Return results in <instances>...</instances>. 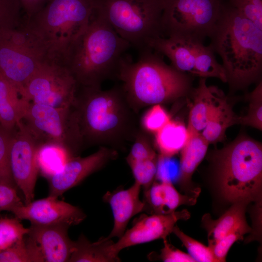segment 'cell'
<instances>
[{"mask_svg": "<svg viewBox=\"0 0 262 262\" xmlns=\"http://www.w3.org/2000/svg\"><path fill=\"white\" fill-rule=\"evenodd\" d=\"M74 157L64 147L54 144H40L36 160L38 171L47 180L61 169Z\"/></svg>", "mask_w": 262, "mask_h": 262, "instance_id": "cell-27", "label": "cell"}, {"mask_svg": "<svg viewBox=\"0 0 262 262\" xmlns=\"http://www.w3.org/2000/svg\"><path fill=\"white\" fill-rule=\"evenodd\" d=\"M40 144L22 121L13 132L9 148V161L12 175L24 197V204L33 200L39 173L36 154Z\"/></svg>", "mask_w": 262, "mask_h": 262, "instance_id": "cell-12", "label": "cell"}, {"mask_svg": "<svg viewBox=\"0 0 262 262\" xmlns=\"http://www.w3.org/2000/svg\"><path fill=\"white\" fill-rule=\"evenodd\" d=\"M190 217L186 210L175 211L166 214L142 215L132 227L126 230L122 236L111 247V253L119 258L120 252L127 247L164 239L171 232L177 221Z\"/></svg>", "mask_w": 262, "mask_h": 262, "instance_id": "cell-15", "label": "cell"}, {"mask_svg": "<svg viewBox=\"0 0 262 262\" xmlns=\"http://www.w3.org/2000/svg\"><path fill=\"white\" fill-rule=\"evenodd\" d=\"M22 9L24 11L26 20L40 10L49 0H19Z\"/></svg>", "mask_w": 262, "mask_h": 262, "instance_id": "cell-42", "label": "cell"}, {"mask_svg": "<svg viewBox=\"0 0 262 262\" xmlns=\"http://www.w3.org/2000/svg\"><path fill=\"white\" fill-rule=\"evenodd\" d=\"M196 188L187 195L180 194L169 181H154L144 190L146 212L151 214H166L176 211L182 205H194L200 193Z\"/></svg>", "mask_w": 262, "mask_h": 262, "instance_id": "cell-18", "label": "cell"}, {"mask_svg": "<svg viewBox=\"0 0 262 262\" xmlns=\"http://www.w3.org/2000/svg\"><path fill=\"white\" fill-rule=\"evenodd\" d=\"M24 203L17 192L16 188L0 183V211H7Z\"/></svg>", "mask_w": 262, "mask_h": 262, "instance_id": "cell-40", "label": "cell"}, {"mask_svg": "<svg viewBox=\"0 0 262 262\" xmlns=\"http://www.w3.org/2000/svg\"><path fill=\"white\" fill-rule=\"evenodd\" d=\"M12 132L0 127V183L17 188L13 180L9 161V148Z\"/></svg>", "mask_w": 262, "mask_h": 262, "instance_id": "cell-38", "label": "cell"}, {"mask_svg": "<svg viewBox=\"0 0 262 262\" xmlns=\"http://www.w3.org/2000/svg\"><path fill=\"white\" fill-rule=\"evenodd\" d=\"M16 217H0V252L22 239L29 232Z\"/></svg>", "mask_w": 262, "mask_h": 262, "instance_id": "cell-30", "label": "cell"}, {"mask_svg": "<svg viewBox=\"0 0 262 262\" xmlns=\"http://www.w3.org/2000/svg\"><path fill=\"white\" fill-rule=\"evenodd\" d=\"M142 187L137 183L127 189H119L107 192L103 200L110 205L114 217V226L110 234L106 237L120 238L126 230L131 219L137 214L146 211L145 202L140 198Z\"/></svg>", "mask_w": 262, "mask_h": 262, "instance_id": "cell-17", "label": "cell"}, {"mask_svg": "<svg viewBox=\"0 0 262 262\" xmlns=\"http://www.w3.org/2000/svg\"><path fill=\"white\" fill-rule=\"evenodd\" d=\"M82 140L88 146L123 149L140 129L138 113L121 84L101 87L77 85L71 106Z\"/></svg>", "mask_w": 262, "mask_h": 262, "instance_id": "cell-1", "label": "cell"}, {"mask_svg": "<svg viewBox=\"0 0 262 262\" xmlns=\"http://www.w3.org/2000/svg\"><path fill=\"white\" fill-rule=\"evenodd\" d=\"M138 52L135 62L127 56L123 57L117 79L137 113L149 106L177 100L190 91L188 74L166 64L162 56L149 47Z\"/></svg>", "mask_w": 262, "mask_h": 262, "instance_id": "cell-4", "label": "cell"}, {"mask_svg": "<svg viewBox=\"0 0 262 262\" xmlns=\"http://www.w3.org/2000/svg\"><path fill=\"white\" fill-rule=\"evenodd\" d=\"M77 87L76 81L66 67L60 62L49 58L30 79L21 97L37 104L69 107Z\"/></svg>", "mask_w": 262, "mask_h": 262, "instance_id": "cell-11", "label": "cell"}, {"mask_svg": "<svg viewBox=\"0 0 262 262\" xmlns=\"http://www.w3.org/2000/svg\"><path fill=\"white\" fill-rule=\"evenodd\" d=\"M155 134L160 155L167 157H172L181 151L189 135L183 124L172 120Z\"/></svg>", "mask_w": 262, "mask_h": 262, "instance_id": "cell-25", "label": "cell"}, {"mask_svg": "<svg viewBox=\"0 0 262 262\" xmlns=\"http://www.w3.org/2000/svg\"><path fill=\"white\" fill-rule=\"evenodd\" d=\"M225 5L223 0H163V37L177 36L203 43L212 33Z\"/></svg>", "mask_w": 262, "mask_h": 262, "instance_id": "cell-9", "label": "cell"}, {"mask_svg": "<svg viewBox=\"0 0 262 262\" xmlns=\"http://www.w3.org/2000/svg\"><path fill=\"white\" fill-rule=\"evenodd\" d=\"M209 46L222 60L230 89H244L262 71V30L235 8L225 4L209 37Z\"/></svg>", "mask_w": 262, "mask_h": 262, "instance_id": "cell-2", "label": "cell"}, {"mask_svg": "<svg viewBox=\"0 0 262 262\" xmlns=\"http://www.w3.org/2000/svg\"><path fill=\"white\" fill-rule=\"evenodd\" d=\"M169 115L160 104L152 106L140 120L145 131L156 133L171 120Z\"/></svg>", "mask_w": 262, "mask_h": 262, "instance_id": "cell-37", "label": "cell"}, {"mask_svg": "<svg viewBox=\"0 0 262 262\" xmlns=\"http://www.w3.org/2000/svg\"><path fill=\"white\" fill-rule=\"evenodd\" d=\"M193 92L194 103L187 128L189 132H200L205 128L213 110L226 96L218 87L208 86L206 79L201 78Z\"/></svg>", "mask_w": 262, "mask_h": 262, "instance_id": "cell-20", "label": "cell"}, {"mask_svg": "<svg viewBox=\"0 0 262 262\" xmlns=\"http://www.w3.org/2000/svg\"><path fill=\"white\" fill-rule=\"evenodd\" d=\"M158 157L145 131L141 128L136 134L130 151L126 157L127 164Z\"/></svg>", "mask_w": 262, "mask_h": 262, "instance_id": "cell-36", "label": "cell"}, {"mask_svg": "<svg viewBox=\"0 0 262 262\" xmlns=\"http://www.w3.org/2000/svg\"><path fill=\"white\" fill-rule=\"evenodd\" d=\"M93 0H49L24 23L60 61L69 45L85 29L94 13Z\"/></svg>", "mask_w": 262, "mask_h": 262, "instance_id": "cell-5", "label": "cell"}, {"mask_svg": "<svg viewBox=\"0 0 262 262\" xmlns=\"http://www.w3.org/2000/svg\"><path fill=\"white\" fill-rule=\"evenodd\" d=\"M22 7L19 0H0V32L20 26Z\"/></svg>", "mask_w": 262, "mask_h": 262, "instance_id": "cell-33", "label": "cell"}, {"mask_svg": "<svg viewBox=\"0 0 262 262\" xmlns=\"http://www.w3.org/2000/svg\"><path fill=\"white\" fill-rule=\"evenodd\" d=\"M49 58L46 46L24 23L0 32V75L21 96L32 76Z\"/></svg>", "mask_w": 262, "mask_h": 262, "instance_id": "cell-8", "label": "cell"}, {"mask_svg": "<svg viewBox=\"0 0 262 262\" xmlns=\"http://www.w3.org/2000/svg\"><path fill=\"white\" fill-rule=\"evenodd\" d=\"M228 2L262 30V0H228Z\"/></svg>", "mask_w": 262, "mask_h": 262, "instance_id": "cell-39", "label": "cell"}, {"mask_svg": "<svg viewBox=\"0 0 262 262\" xmlns=\"http://www.w3.org/2000/svg\"><path fill=\"white\" fill-rule=\"evenodd\" d=\"M158 157L140 161L128 163L135 182L144 190L147 189L154 181L157 168Z\"/></svg>", "mask_w": 262, "mask_h": 262, "instance_id": "cell-32", "label": "cell"}, {"mask_svg": "<svg viewBox=\"0 0 262 262\" xmlns=\"http://www.w3.org/2000/svg\"><path fill=\"white\" fill-rule=\"evenodd\" d=\"M9 212L20 220H27L38 225L66 224L70 227L79 225L86 217L79 207L49 196L16 206Z\"/></svg>", "mask_w": 262, "mask_h": 262, "instance_id": "cell-14", "label": "cell"}, {"mask_svg": "<svg viewBox=\"0 0 262 262\" xmlns=\"http://www.w3.org/2000/svg\"><path fill=\"white\" fill-rule=\"evenodd\" d=\"M251 230V228L247 224L230 232L216 242L209 244L208 246L216 262H225L227 255L233 244L238 240H243L244 235Z\"/></svg>", "mask_w": 262, "mask_h": 262, "instance_id": "cell-34", "label": "cell"}, {"mask_svg": "<svg viewBox=\"0 0 262 262\" xmlns=\"http://www.w3.org/2000/svg\"><path fill=\"white\" fill-rule=\"evenodd\" d=\"M239 117L234 114L225 97L213 110L200 133L209 144L216 143L223 138L229 127L239 123Z\"/></svg>", "mask_w": 262, "mask_h": 262, "instance_id": "cell-26", "label": "cell"}, {"mask_svg": "<svg viewBox=\"0 0 262 262\" xmlns=\"http://www.w3.org/2000/svg\"><path fill=\"white\" fill-rule=\"evenodd\" d=\"M118 154L115 149L100 147L97 151L87 156L72 157L61 169L48 179V196L58 198L116 159Z\"/></svg>", "mask_w": 262, "mask_h": 262, "instance_id": "cell-13", "label": "cell"}, {"mask_svg": "<svg viewBox=\"0 0 262 262\" xmlns=\"http://www.w3.org/2000/svg\"><path fill=\"white\" fill-rule=\"evenodd\" d=\"M114 242L112 239L101 237L91 242L81 234L75 241L74 250L68 262H118L119 258L113 255L111 247Z\"/></svg>", "mask_w": 262, "mask_h": 262, "instance_id": "cell-23", "label": "cell"}, {"mask_svg": "<svg viewBox=\"0 0 262 262\" xmlns=\"http://www.w3.org/2000/svg\"><path fill=\"white\" fill-rule=\"evenodd\" d=\"M131 47L94 12L87 27L69 45L60 62L77 85L101 87L105 81L117 79L122 59Z\"/></svg>", "mask_w": 262, "mask_h": 262, "instance_id": "cell-3", "label": "cell"}, {"mask_svg": "<svg viewBox=\"0 0 262 262\" xmlns=\"http://www.w3.org/2000/svg\"><path fill=\"white\" fill-rule=\"evenodd\" d=\"M189 133L181 150L180 162V181L185 187L190 183L194 172L206 155L209 144L200 132Z\"/></svg>", "mask_w": 262, "mask_h": 262, "instance_id": "cell-24", "label": "cell"}, {"mask_svg": "<svg viewBox=\"0 0 262 262\" xmlns=\"http://www.w3.org/2000/svg\"><path fill=\"white\" fill-rule=\"evenodd\" d=\"M218 219L213 220L208 214H205L202 221L208 231L209 244L221 239L230 232L247 225L245 211L247 203L237 202Z\"/></svg>", "mask_w": 262, "mask_h": 262, "instance_id": "cell-22", "label": "cell"}, {"mask_svg": "<svg viewBox=\"0 0 262 262\" xmlns=\"http://www.w3.org/2000/svg\"><path fill=\"white\" fill-rule=\"evenodd\" d=\"M94 12L140 51L153 39L163 37V0H93Z\"/></svg>", "mask_w": 262, "mask_h": 262, "instance_id": "cell-6", "label": "cell"}, {"mask_svg": "<svg viewBox=\"0 0 262 262\" xmlns=\"http://www.w3.org/2000/svg\"><path fill=\"white\" fill-rule=\"evenodd\" d=\"M250 105L247 114L239 117V123L251 126L260 130L262 128V83L260 81L249 95Z\"/></svg>", "mask_w": 262, "mask_h": 262, "instance_id": "cell-35", "label": "cell"}, {"mask_svg": "<svg viewBox=\"0 0 262 262\" xmlns=\"http://www.w3.org/2000/svg\"><path fill=\"white\" fill-rule=\"evenodd\" d=\"M222 195L227 200L248 203L260 196L262 147L250 139H241L223 151L218 171Z\"/></svg>", "mask_w": 262, "mask_h": 262, "instance_id": "cell-7", "label": "cell"}, {"mask_svg": "<svg viewBox=\"0 0 262 262\" xmlns=\"http://www.w3.org/2000/svg\"><path fill=\"white\" fill-rule=\"evenodd\" d=\"M194 75L201 78H216L223 82L227 79L223 66L216 60L214 52L203 43L199 44L196 56Z\"/></svg>", "mask_w": 262, "mask_h": 262, "instance_id": "cell-29", "label": "cell"}, {"mask_svg": "<svg viewBox=\"0 0 262 262\" xmlns=\"http://www.w3.org/2000/svg\"><path fill=\"white\" fill-rule=\"evenodd\" d=\"M66 224H31L27 235L38 247L45 262H66L74 250L75 241L70 239Z\"/></svg>", "mask_w": 262, "mask_h": 262, "instance_id": "cell-16", "label": "cell"}, {"mask_svg": "<svg viewBox=\"0 0 262 262\" xmlns=\"http://www.w3.org/2000/svg\"><path fill=\"white\" fill-rule=\"evenodd\" d=\"M164 246L161 250L159 257L166 262H193L195 261L186 253L170 244L166 238L163 239Z\"/></svg>", "mask_w": 262, "mask_h": 262, "instance_id": "cell-41", "label": "cell"}, {"mask_svg": "<svg viewBox=\"0 0 262 262\" xmlns=\"http://www.w3.org/2000/svg\"><path fill=\"white\" fill-rule=\"evenodd\" d=\"M0 262H44L35 242L27 234L0 252Z\"/></svg>", "mask_w": 262, "mask_h": 262, "instance_id": "cell-28", "label": "cell"}, {"mask_svg": "<svg viewBox=\"0 0 262 262\" xmlns=\"http://www.w3.org/2000/svg\"><path fill=\"white\" fill-rule=\"evenodd\" d=\"M29 101L0 75V127L12 132L21 121Z\"/></svg>", "mask_w": 262, "mask_h": 262, "instance_id": "cell-21", "label": "cell"}, {"mask_svg": "<svg viewBox=\"0 0 262 262\" xmlns=\"http://www.w3.org/2000/svg\"><path fill=\"white\" fill-rule=\"evenodd\" d=\"M198 41L177 36L160 37L152 39L148 47L166 57L171 65L181 72L194 75V66Z\"/></svg>", "mask_w": 262, "mask_h": 262, "instance_id": "cell-19", "label": "cell"}, {"mask_svg": "<svg viewBox=\"0 0 262 262\" xmlns=\"http://www.w3.org/2000/svg\"><path fill=\"white\" fill-rule=\"evenodd\" d=\"M172 232L181 241L188 254L195 262H217L209 246H206L186 235L176 225Z\"/></svg>", "mask_w": 262, "mask_h": 262, "instance_id": "cell-31", "label": "cell"}, {"mask_svg": "<svg viewBox=\"0 0 262 262\" xmlns=\"http://www.w3.org/2000/svg\"><path fill=\"white\" fill-rule=\"evenodd\" d=\"M21 121L40 144L59 145L74 156L83 148L71 106L54 107L29 101Z\"/></svg>", "mask_w": 262, "mask_h": 262, "instance_id": "cell-10", "label": "cell"}]
</instances>
